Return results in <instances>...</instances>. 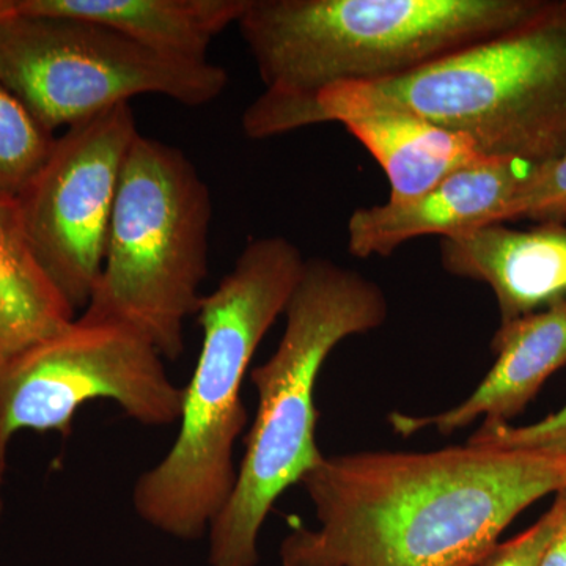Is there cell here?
Listing matches in <instances>:
<instances>
[{"label":"cell","mask_w":566,"mask_h":566,"mask_svg":"<svg viewBox=\"0 0 566 566\" xmlns=\"http://www.w3.org/2000/svg\"><path fill=\"white\" fill-rule=\"evenodd\" d=\"M185 387L167 375L158 349L128 327L80 316L0 370V475L14 436H69L85 403L109 400L145 427H170Z\"/></svg>","instance_id":"obj_8"},{"label":"cell","mask_w":566,"mask_h":566,"mask_svg":"<svg viewBox=\"0 0 566 566\" xmlns=\"http://www.w3.org/2000/svg\"><path fill=\"white\" fill-rule=\"evenodd\" d=\"M439 259L447 273L493 290L501 324L566 301V223L527 230L491 223L441 238Z\"/></svg>","instance_id":"obj_11"},{"label":"cell","mask_w":566,"mask_h":566,"mask_svg":"<svg viewBox=\"0 0 566 566\" xmlns=\"http://www.w3.org/2000/svg\"><path fill=\"white\" fill-rule=\"evenodd\" d=\"M74 318L29 244L17 199L0 193V370Z\"/></svg>","instance_id":"obj_15"},{"label":"cell","mask_w":566,"mask_h":566,"mask_svg":"<svg viewBox=\"0 0 566 566\" xmlns=\"http://www.w3.org/2000/svg\"><path fill=\"white\" fill-rule=\"evenodd\" d=\"M318 527L283 538L282 566H480L527 506L566 490V460L526 450L324 457L301 480Z\"/></svg>","instance_id":"obj_1"},{"label":"cell","mask_w":566,"mask_h":566,"mask_svg":"<svg viewBox=\"0 0 566 566\" xmlns=\"http://www.w3.org/2000/svg\"><path fill=\"white\" fill-rule=\"evenodd\" d=\"M245 6L248 0H14L18 13L96 22L185 62H208L212 40L237 24Z\"/></svg>","instance_id":"obj_13"},{"label":"cell","mask_w":566,"mask_h":566,"mask_svg":"<svg viewBox=\"0 0 566 566\" xmlns=\"http://www.w3.org/2000/svg\"><path fill=\"white\" fill-rule=\"evenodd\" d=\"M378 112L464 134L490 159L553 161L566 150V0H547L512 31L405 76L303 95L263 92L241 126L263 140Z\"/></svg>","instance_id":"obj_2"},{"label":"cell","mask_w":566,"mask_h":566,"mask_svg":"<svg viewBox=\"0 0 566 566\" xmlns=\"http://www.w3.org/2000/svg\"><path fill=\"white\" fill-rule=\"evenodd\" d=\"M564 497L558 493L556 502L547 510L546 515L539 517L534 526L528 527L523 534L509 542L499 543L480 566H539L543 554L564 516Z\"/></svg>","instance_id":"obj_19"},{"label":"cell","mask_w":566,"mask_h":566,"mask_svg":"<svg viewBox=\"0 0 566 566\" xmlns=\"http://www.w3.org/2000/svg\"><path fill=\"white\" fill-rule=\"evenodd\" d=\"M497 359L474 392L444 412L405 416L392 412L398 434L434 428L449 436L485 417L483 424H505L526 409L549 376L566 365V301L546 311L501 324L491 342Z\"/></svg>","instance_id":"obj_12"},{"label":"cell","mask_w":566,"mask_h":566,"mask_svg":"<svg viewBox=\"0 0 566 566\" xmlns=\"http://www.w3.org/2000/svg\"><path fill=\"white\" fill-rule=\"evenodd\" d=\"M139 134L129 103L70 126L17 197L36 260L76 314L102 273L123 167Z\"/></svg>","instance_id":"obj_9"},{"label":"cell","mask_w":566,"mask_h":566,"mask_svg":"<svg viewBox=\"0 0 566 566\" xmlns=\"http://www.w3.org/2000/svg\"><path fill=\"white\" fill-rule=\"evenodd\" d=\"M305 260L286 238H259L200 301L202 349L185 387L180 430L169 452L133 488L134 512L156 531L185 542L203 538L232 497L234 446L248 424L244 376L285 312Z\"/></svg>","instance_id":"obj_3"},{"label":"cell","mask_w":566,"mask_h":566,"mask_svg":"<svg viewBox=\"0 0 566 566\" xmlns=\"http://www.w3.org/2000/svg\"><path fill=\"white\" fill-rule=\"evenodd\" d=\"M54 142V134L0 80V193L17 199L46 163Z\"/></svg>","instance_id":"obj_16"},{"label":"cell","mask_w":566,"mask_h":566,"mask_svg":"<svg viewBox=\"0 0 566 566\" xmlns=\"http://www.w3.org/2000/svg\"><path fill=\"white\" fill-rule=\"evenodd\" d=\"M468 444L504 450H526L566 460V406L556 415L526 427L482 424Z\"/></svg>","instance_id":"obj_18"},{"label":"cell","mask_w":566,"mask_h":566,"mask_svg":"<svg viewBox=\"0 0 566 566\" xmlns=\"http://www.w3.org/2000/svg\"><path fill=\"white\" fill-rule=\"evenodd\" d=\"M523 218L538 223H566V150L532 169L505 212V222Z\"/></svg>","instance_id":"obj_17"},{"label":"cell","mask_w":566,"mask_h":566,"mask_svg":"<svg viewBox=\"0 0 566 566\" xmlns=\"http://www.w3.org/2000/svg\"><path fill=\"white\" fill-rule=\"evenodd\" d=\"M212 199L191 159L139 134L123 167L102 273L80 316L128 327L164 360L185 352L208 274Z\"/></svg>","instance_id":"obj_6"},{"label":"cell","mask_w":566,"mask_h":566,"mask_svg":"<svg viewBox=\"0 0 566 566\" xmlns=\"http://www.w3.org/2000/svg\"><path fill=\"white\" fill-rule=\"evenodd\" d=\"M14 13H17L14 0H0V24L13 17Z\"/></svg>","instance_id":"obj_21"},{"label":"cell","mask_w":566,"mask_h":566,"mask_svg":"<svg viewBox=\"0 0 566 566\" xmlns=\"http://www.w3.org/2000/svg\"><path fill=\"white\" fill-rule=\"evenodd\" d=\"M547 0H248L237 24L264 91L405 76L512 31Z\"/></svg>","instance_id":"obj_5"},{"label":"cell","mask_w":566,"mask_h":566,"mask_svg":"<svg viewBox=\"0 0 566 566\" xmlns=\"http://www.w3.org/2000/svg\"><path fill=\"white\" fill-rule=\"evenodd\" d=\"M273 356L251 370L259 408L245 438L237 486L208 531L211 566L259 565V536L275 502L324 455L316 444L315 387L335 346L382 326L381 286L329 259H307L290 296Z\"/></svg>","instance_id":"obj_4"},{"label":"cell","mask_w":566,"mask_h":566,"mask_svg":"<svg viewBox=\"0 0 566 566\" xmlns=\"http://www.w3.org/2000/svg\"><path fill=\"white\" fill-rule=\"evenodd\" d=\"M560 494L565 501L564 516L543 554L539 566H566V490L560 491Z\"/></svg>","instance_id":"obj_20"},{"label":"cell","mask_w":566,"mask_h":566,"mask_svg":"<svg viewBox=\"0 0 566 566\" xmlns=\"http://www.w3.org/2000/svg\"><path fill=\"white\" fill-rule=\"evenodd\" d=\"M342 125L385 170L389 202L416 199L460 170L493 161L464 134L403 112H378Z\"/></svg>","instance_id":"obj_14"},{"label":"cell","mask_w":566,"mask_h":566,"mask_svg":"<svg viewBox=\"0 0 566 566\" xmlns=\"http://www.w3.org/2000/svg\"><path fill=\"white\" fill-rule=\"evenodd\" d=\"M0 80L54 134L142 95L202 107L222 95L229 73L166 57L96 22L17 11L0 24Z\"/></svg>","instance_id":"obj_7"},{"label":"cell","mask_w":566,"mask_h":566,"mask_svg":"<svg viewBox=\"0 0 566 566\" xmlns=\"http://www.w3.org/2000/svg\"><path fill=\"white\" fill-rule=\"evenodd\" d=\"M532 169V164L493 159L460 170L416 199L359 208L348 221V251L363 260L389 256L416 238H449L504 223Z\"/></svg>","instance_id":"obj_10"}]
</instances>
